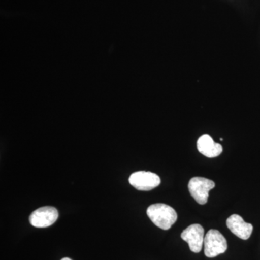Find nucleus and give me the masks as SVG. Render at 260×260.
<instances>
[{"instance_id": "nucleus-1", "label": "nucleus", "mask_w": 260, "mask_h": 260, "mask_svg": "<svg viewBox=\"0 0 260 260\" xmlns=\"http://www.w3.org/2000/svg\"><path fill=\"white\" fill-rule=\"evenodd\" d=\"M147 215L156 226L169 230L176 223L178 215L176 210L169 205L157 203L148 207Z\"/></svg>"}, {"instance_id": "nucleus-2", "label": "nucleus", "mask_w": 260, "mask_h": 260, "mask_svg": "<svg viewBox=\"0 0 260 260\" xmlns=\"http://www.w3.org/2000/svg\"><path fill=\"white\" fill-rule=\"evenodd\" d=\"M204 246L205 256L213 258L227 250V241L219 231L211 229L205 235Z\"/></svg>"}, {"instance_id": "nucleus-3", "label": "nucleus", "mask_w": 260, "mask_h": 260, "mask_svg": "<svg viewBox=\"0 0 260 260\" xmlns=\"http://www.w3.org/2000/svg\"><path fill=\"white\" fill-rule=\"evenodd\" d=\"M214 181L203 177H193L189 181L188 189L193 198L200 205L208 203L209 191L215 187Z\"/></svg>"}, {"instance_id": "nucleus-4", "label": "nucleus", "mask_w": 260, "mask_h": 260, "mask_svg": "<svg viewBox=\"0 0 260 260\" xmlns=\"http://www.w3.org/2000/svg\"><path fill=\"white\" fill-rule=\"evenodd\" d=\"M129 182L140 191H150L160 185V178L155 173L140 171L131 174Z\"/></svg>"}, {"instance_id": "nucleus-5", "label": "nucleus", "mask_w": 260, "mask_h": 260, "mask_svg": "<svg viewBox=\"0 0 260 260\" xmlns=\"http://www.w3.org/2000/svg\"><path fill=\"white\" fill-rule=\"evenodd\" d=\"M58 217L59 213L54 207H42L30 214L29 221L34 227L47 228L55 223Z\"/></svg>"}, {"instance_id": "nucleus-6", "label": "nucleus", "mask_w": 260, "mask_h": 260, "mask_svg": "<svg viewBox=\"0 0 260 260\" xmlns=\"http://www.w3.org/2000/svg\"><path fill=\"white\" fill-rule=\"evenodd\" d=\"M205 231L200 224H192L181 233V239L189 244L192 252L199 253L204 245Z\"/></svg>"}, {"instance_id": "nucleus-7", "label": "nucleus", "mask_w": 260, "mask_h": 260, "mask_svg": "<svg viewBox=\"0 0 260 260\" xmlns=\"http://www.w3.org/2000/svg\"><path fill=\"white\" fill-rule=\"evenodd\" d=\"M227 227L237 237L243 240H247L251 237L253 232V225L246 223L240 215L234 214L226 220Z\"/></svg>"}, {"instance_id": "nucleus-8", "label": "nucleus", "mask_w": 260, "mask_h": 260, "mask_svg": "<svg viewBox=\"0 0 260 260\" xmlns=\"http://www.w3.org/2000/svg\"><path fill=\"white\" fill-rule=\"evenodd\" d=\"M198 151L208 158L218 157L223 152V147L219 143L214 142L209 135H203L197 143Z\"/></svg>"}, {"instance_id": "nucleus-9", "label": "nucleus", "mask_w": 260, "mask_h": 260, "mask_svg": "<svg viewBox=\"0 0 260 260\" xmlns=\"http://www.w3.org/2000/svg\"><path fill=\"white\" fill-rule=\"evenodd\" d=\"M61 260H72V259H70V258H68V257H65V258H63V259H61Z\"/></svg>"}]
</instances>
